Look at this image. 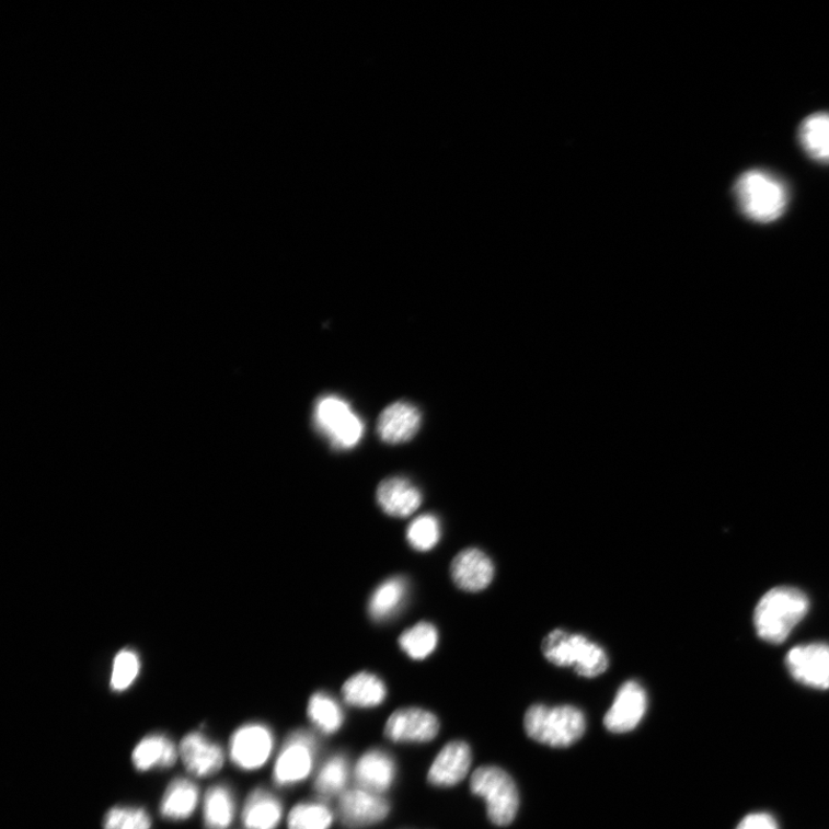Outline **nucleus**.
Returning <instances> with one entry per match:
<instances>
[{
  "instance_id": "nucleus-1",
  "label": "nucleus",
  "mask_w": 829,
  "mask_h": 829,
  "mask_svg": "<svg viewBox=\"0 0 829 829\" xmlns=\"http://www.w3.org/2000/svg\"><path fill=\"white\" fill-rule=\"evenodd\" d=\"M810 599L794 587H776L758 601L753 623L757 635L767 643L786 642L796 626L808 615Z\"/></svg>"
},
{
  "instance_id": "nucleus-2",
  "label": "nucleus",
  "mask_w": 829,
  "mask_h": 829,
  "mask_svg": "<svg viewBox=\"0 0 829 829\" xmlns=\"http://www.w3.org/2000/svg\"><path fill=\"white\" fill-rule=\"evenodd\" d=\"M738 209L757 222L779 219L788 204V193L778 177L752 170L738 177L734 187Z\"/></svg>"
},
{
  "instance_id": "nucleus-3",
  "label": "nucleus",
  "mask_w": 829,
  "mask_h": 829,
  "mask_svg": "<svg viewBox=\"0 0 829 829\" xmlns=\"http://www.w3.org/2000/svg\"><path fill=\"white\" fill-rule=\"evenodd\" d=\"M526 733L533 741L552 748H568L587 729L584 712L571 705H533L525 715Z\"/></svg>"
},
{
  "instance_id": "nucleus-4",
  "label": "nucleus",
  "mask_w": 829,
  "mask_h": 829,
  "mask_svg": "<svg viewBox=\"0 0 829 829\" xmlns=\"http://www.w3.org/2000/svg\"><path fill=\"white\" fill-rule=\"evenodd\" d=\"M543 655L559 667H574L582 678L594 679L609 668L603 648L588 637L555 630L543 641Z\"/></svg>"
},
{
  "instance_id": "nucleus-5",
  "label": "nucleus",
  "mask_w": 829,
  "mask_h": 829,
  "mask_svg": "<svg viewBox=\"0 0 829 829\" xmlns=\"http://www.w3.org/2000/svg\"><path fill=\"white\" fill-rule=\"evenodd\" d=\"M470 790L483 798L487 817L496 826L505 827L517 817L520 804L517 784L497 767H482L470 780Z\"/></svg>"
},
{
  "instance_id": "nucleus-6",
  "label": "nucleus",
  "mask_w": 829,
  "mask_h": 829,
  "mask_svg": "<svg viewBox=\"0 0 829 829\" xmlns=\"http://www.w3.org/2000/svg\"><path fill=\"white\" fill-rule=\"evenodd\" d=\"M316 429L335 450H352L365 435V423L343 398H321L313 411Z\"/></svg>"
},
{
  "instance_id": "nucleus-7",
  "label": "nucleus",
  "mask_w": 829,
  "mask_h": 829,
  "mask_svg": "<svg viewBox=\"0 0 829 829\" xmlns=\"http://www.w3.org/2000/svg\"><path fill=\"white\" fill-rule=\"evenodd\" d=\"M318 739L308 730L290 733L278 755L274 768L277 786L289 787L306 780L315 763Z\"/></svg>"
},
{
  "instance_id": "nucleus-8",
  "label": "nucleus",
  "mask_w": 829,
  "mask_h": 829,
  "mask_svg": "<svg viewBox=\"0 0 829 829\" xmlns=\"http://www.w3.org/2000/svg\"><path fill=\"white\" fill-rule=\"evenodd\" d=\"M275 748V736L262 724H246L234 732L230 741V756L239 769L256 771L265 765Z\"/></svg>"
},
{
  "instance_id": "nucleus-9",
  "label": "nucleus",
  "mask_w": 829,
  "mask_h": 829,
  "mask_svg": "<svg viewBox=\"0 0 829 829\" xmlns=\"http://www.w3.org/2000/svg\"><path fill=\"white\" fill-rule=\"evenodd\" d=\"M786 667L792 678L808 688L829 689V644H801L787 654Z\"/></svg>"
},
{
  "instance_id": "nucleus-10",
  "label": "nucleus",
  "mask_w": 829,
  "mask_h": 829,
  "mask_svg": "<svg viewBox=\"0 0 829 829\" xmlns=\"http://www.w3.org/2000/svg\"><path fill=\"white\" fill-rule=\"evenodd\" d=\"M440 724L437 716L423 709L395 711L385 726V736L395 744H425L435 739Z\"/></svg>"
},
{
  "instance_id": "nucleus-11",
  "label": "nucleus",
  "mask_w": 829,
  "mask_h": 829,
  "mask_svg": "<svg viewBox=\"0 0 829 829\" xmlns=\"http://www.w3.org/2000/svg\"><path fill=\"white\" fill-rule=\"evenodd\" d=\"M647 694L644 688L636 681L624 682L615 696V700L603 718V725L614 734H624L634 730L646 713Z\"/></svg>"
},
{
  "instance_id": "nucleus-12",
  "label": "nucleus",
  "mask_w": 829,
  "mask_h": 829,
  "mask_svg": "<svg viewBox=\"0 0 829 829\" xmlns=\"http://www.w3.org/2000/svg\"><path fill=\"white\" fill-rule=\"evenodd\" d=\"M390 803L379 794L356 788L339 799L341 820L348 828H364L383 821L390 814Z\"/></svg>"
},
{
  "instance_id": "nucleus-13",
  "label": "nucleus",
  "mask_w": 829,
  "mask_h": 829,
  "mask_svg": "<svg viewBox=\"0 0 829 829\" xmlns=\"http://www.w3.org/2000/svg\"><path fill=\"white\" fill-rule=\"evenodd\" d=\"M179 756L187 771L198 778H207L219 772L226 763V755L217 744L197 732L183 738L179 746Z\"/></svg>"
},
{
  "instance_id": "nucleus-14",
  "label": "nucleus",
  "mask_w": 829,
  "mask_h": 829,
  "mask_svg": "<svg viewBox=\"0 0 829 829\" xmlns=\"http://www.w3.org/2000/svg\"><path fill=\"white\" fill-rule=\"evenodd\" d=\"M451 574L458 588L468 592H479L491 585L495 576V566L483 551L467 549L454 557Z\"/></svg>"
},
{
  "instance_id": "nucleus-15",
  "label": "nucleus",
  "mask_w": 829,
  "mask_h": 829,
  "mask_svg": "<svg viewBox=\"0 0 829 829\" xmlns=\"http://www.w3.org/2000/svg\"><path fill=\"white\" fill-rule=\"evenodd\" d=\"M472 767V750L462 741H453L438 753L428 773L433 786L448 788L457 786Z\"/></svg>"
},
{
  "instance_id": "nucleus-16",
  "label": "nucleus",
  "mask_w": 829,
  "mask_h": 829,
  "mask_svg": "<svg viewBox=\"0 0 829 829\" xmlns=\"http://www.w3.org/2000/svg\"><path fill=\"white\" fill-rule=\"evenodd\" d=\"M396 776L393 757L384 750L371 749L358 759L354 778L358 788L376 794L389 791Z\"/></svg>"
},
{
  "instance_id": "nucleus-17",
  "label": "nucleus",
  "mask_w": 829,
  "mask_h": 829,
  "mask_svg": "<svg viewBox=\"0 0 829 829\" xmlns=\"http://www.w3.org/2000/svg\"><path fill=\"white\" fill-rule=\"evenodd\" d=\"M419 488L405 477L383 481L377 488V503L392 518L411 517L422 505Z\"/></svg>"
},
{
  "instance_id": "nucleus-18",
  "label": "nucleus",
  "mask_w": 829,
  "mask_h": 829,
  "mask_svg": "<svg viewBox=\"0 0 829 829\" xmlns=\"http://www.w3.org/2000/svg\"><path fill=\"white\" fill-rule=\"evenodd\" d=\"M421 422V413L412 403L395 402L380 414L377 431L384 442H407L417 434Z\"/></svg>"
},
{
  "instance_id": "nucleus-19",
  "label": "nucleus",
  "mask_w": 829,
  "mask_h": 829,
  "mask_svg": "<svg viewBox=\"0 0 829 829\" xmlns=\"http://www.w3.org/2000/svg\"><path fill=\"white\" fill-rule=\"evenodd\" d=\"M410 595L407 578L394 576L380 584L369 600V614L376 622H387L405 608Z\"/></svg>"
},
{
  "instance_id": "nucleus-20",
  "label": "nucleus",
  "mask_w": 829,
  "mask_h": 829,
  "mask_svg": "<svg viewBox=\"0 0 829 829\" xmlns=\"http://www.w3.org/2000/svg\"><path fill=\"white\" fill-rule=\"evenodd\" d=\"M283 813V804L274 794L257 788L245 799L242 822L246 829H277Z\"/></svg>"
},
{
  "instance_id": "nucleus-21",
  "label": "nucleus",
  "mask_w": 829,
  "mask_h": 829,
  "mask_svg": "<svg viewBox=\"0 0 829 829\" xmlns=\"http://www.w3.org/2000/svg\"><path fill=\"white\" fill-rule=\"evenodd\" d=\"M177 756L179 749L168 736L152 734L141 739L133 751L131 760L138 771L147 772L153 769L172 768Z\"/></svg>"
},
{
  "instance_id": "nucleus-22",
  "label": "nucleus",
  "mask_w": 829,
  "mask_h": 829,
  "mask_svg": "<svg viewBox=\"0 0 829 829\" xmlns=\"http://www.w3.org/2000/svg\"><path fill=\"white\" fill-rule=\"evenodd\" d=\"M199 792L196 784L186 778H176L165 791L161 802V815L168 820L188 819L196 810Z\"/></svg>"
},
{
  "instance_id": "nucleus-23",
  "label": "nucleus",
  "mask_w": 829,
  "mask_h": 829,
  "mask_svg": "<svg viewBox=\"0 0 829 829\" xmlns=\"http://www.w3.org/2000/svg\"><path fill=\"white\" fill-rule=\"evenodd\" d=\"M343 696L350 706L371 709L384 703L388 688L382 679L362 671L346 681L343 687Z\"/></svg>"
},
{
  "instance_id": "nucleus-24",
  "label": "nucleus",
  "mask_w": 829,
  "mask_h": 829,
  "mask_svg": "<svg viewBox=\"0 0 829 829\" xmlns=\"http://www.w3.org/2000/svg\"><path fill=\"white\" fill-rule=\"evenodd\" d=\"M799 141L813 160L829 164V114L821 112L806 118L799 128Z\"/></svg>"
},
{
  "instance_id": "nucleus-25",
  "label": "nucleus",
  "mask_w": 829,
  "mask_h": 829,
  "mask_svg": "<svg viewBox=\"0 0 829 829\" xmlns=\"http://www.w3.org/2000/svg\"><path fill=\"white\" fill-rule=\"evenodd\" d=\"M235 815L232 791L223 784L208 790L204 802V820L207 829H228Z\"/></svg>"
},
{
  "instance_id": "nucleus-26",
  "label": "nucleus",
  "mask_w": 829,
  "mask_h": 829,
  "mask_svg": "<svg viewBox=\"0 0 829 829\" xmlns=\"http://www.w3.org/2000/svg\"><path fill=\"white\" fill-rule=\"evenodd\" d=\"M308 716L311 724L325 735L337 733L345 722L341 704L323 691L312 694L308 704Z\"/></svg>"
},
{
  "instance_id": "nucleus-27",
  "label": "nucleus",
  "mask_w": 829,
  "mask_h": 829,
  "mask_svg": "<svg viewBox=\"0 0 829 829\" xmlns=\"http://www.w3.org/2000/svg\"><path fill=\"white\" fill-rule=\"evenodd\" d=\"M349 763L346 756L339 753L329 758L321 768L313 788L324 799L341 795L348 782Z\"/></svg>"
},
{
  "instance_id": "nucleus-28",
  "label": "nucleus",
  "mask_w": 829,
  "mask_h": 829,
  "mask_svg": "<svg viewBox=\"0 0 829 829\" xmlns=\"http://www.w3.org/2000/svg\"><path fill=\"white\" fill-rule=\"evenodd\" d=\"M439 635L436 626L429 622H419L399 638L400 647L414 660L427 659L435 653Z\"/></svg>"
},
{
  "instance_id": "nucleus-29",
  "label": "nucleus",
  "mask_w": 829,
  "mask_h": 829,
  "mask_svg": "<svg viewBox=\"0 0 829 829\" xmlns=\"http://www.w3.org/2000/svg\"><path fill=\"white\" fill-rule=\"evenodd\" d=\"M333 814L323 803H300L288 816V829H329Z\"/></svg>"
},
{
  "instance_id": "nucleus-30",
  "label": "nucleus",
  "mask_w": 829,
  "mask_h": 829,
  "mask_svg": "<svg viewBox=\"0 0 829 829\" xmlns=\"http://www.w3.org/2000/svg\"><path fill=\"white\" fill-rule=\"evenodd\" d=\"M440 538V521L431 514L421 515L407 529V541L418 552L431 551L439 543Z\"/></svg>"
},
{
  "instance_id": "nucleus-31",
  "label": "nucleus",
  "mask_w": 829,
  "mask_h": 829,
  "mask_svg": "<svg viewBox=\"0 0 829 829\" xmlns=\"http://www.w3.org/2000/svg\"><path fill=\"white\" fill-rule=\"evenodd\" d=\"M140 667L139 656L131 649H123L112 667L111 688L119 692L127 690L138 679Z\"/></svg>"
},
{
  "instance_id": "nucleus-32",
  "label": "nucleus",
  "mask_w": 829,
  "mask_h": 829,
  "mask_svg": "<svg viewBox=\"0 0 829 829\" xmlns=\"http://www.w3.org/2000/svg\"><path fill=\"white\" fill-rule=\"evenodd\" d=\"M104 829H150L151 818L146 810L131 806H116L107 811Z\"/></svg>"
},
{
  "instance_id": "nucleus-33",
  "label": "nucleus",
  "mask_w": 829,
  "mask_h": 829,
  "mask_svg": "<svg viewBox=\"0 0 829 829\" xmlns=\"http://www.w3.org/2000/svg\"><path fill=\"white\" fill-rule=\"evenodd\" d=\"M736 829H780V827L771 814L755 813L739 821Z\"/></svg>"
}]
</instances>
